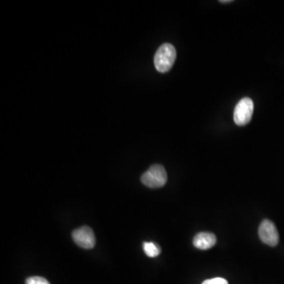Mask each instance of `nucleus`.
I'll return each mask as SVG.
<instances>
[{
    "mask_svg": "<svg viewBox=\"0 0 284 284\" xmlns=\"http://www.w3.org/2000/svg\"><path fill=\"white\" fill-rule=\"evenodd\" d=\"M176 59V50L171 43H164L159 47L154 57L156 70L160 73L169 71Z\"/></svg>",
    "mask_w": 284,
    "mask_h": 284,
    "instance_id": "obj_1",
    "label": "nucleus"
},
{
    "mask_svg": "<svg viewBox=\"0 0 284 284\" xmlns=\"http://www.w3.org/2000/svg\"><path fill=\"white\" fill-rule=\"evenodd\" d=\"M168 180V175L162 165L155 164L141 175V183L149 188L164 187Z\"/></svg>",
    "mask_w": 284,
    "mask_h": 284,
    "instance_id": "obj_2",
    "label": "nucleus"
},
{
    "mask_svg": "<svg viewBox=\"0 0 284 284\" xmlns=\"http://www.w3.org/2000/svg\"><path fill=\"white\" fill-rule=\"evenodd\" d=\"M254 102L251 98H243L238 103L234 111V120L238 126L248 124L252 119L254 112Z\"/></svg>",
    "mask_w": 284,
    "mask_h": 284,
    "instance_id": "obj_3",
    "label": "nucleus"
},
{
    "mask_svg": "<svg viewBox=\"0 0 284 284\" xmlns=\"http://www.w3.org/2000/svg\"><path fill=\"white\" fill-rule=\"evenodd\" d=\"M258 235L265 244L276 247L279 243L280 236L275 224L271 220H264L258 229Z\"/></svg>",
    "mask_w": 284,
    "mask_h": 284,
    "instance_id": "obj_4",
    "label": "nucleus"
},
{
    "mask_svg": "<svg viewBox=\"0 0 284 284\" xmlns=\"http://www.w3.org/2000/svg\"><path fill=\"white\" fill-rule=\"evenodd\" d=\"M73 241L81 248L92 249L96 244L94 233L89 227L84 226L73 231L72 233Z\"/></svg>",
    "mask_w": 284,
    "mask_h": 284,
    "instance_id": "obj_5",
    "label": "nucleus"
},
{
    "mask_svg": "<svg viewBox=\"0 0 284 284\" xmlns=\"http://www.w3.org/2000/svg\"><path fill=\"white\" fill-rule=\"evenodd\" d=\"M193 243L196 248L205 251L214 247L217 243V237L213 233L201 232L194 237Z\"/></svg>",
    "mask_w": 284,
    "mask_h": 284,
    "instance_id": "obj_6",
    "label": "nucleus"
},
{
    "mask_svg": "<svg viewBox=\"0 0 284 284\" xmlns=\"http://www.w3.org/2000/svg\"><path fill=\"white\" fill-rule=\"evenodd\" d=\"M143 248L145 254L149 258H156L161 253V249L156 243H144Z\"/></svg>",
    "mask_w": 284,
    "mask_h": 284,
    "instance_id": "obj_7",
    "label": "nucleus"
},
{
    "mask_svg": "<svg viewBox=\"0 0 284 284\" xmlns=\"http://www.w3.org/2000/svg\"><path fill=\"white\" fill-rule=\"evenodd\" d=\"M25 284H50L46 279L40 277H32L27 279Z\"/></svg>",
    "mask_w": 284,
    "mask_h": 284,
    "instance_id": "obj_8",
    "label": "nucleus"
},
{
    "mask_svg": "<svg viewBox=\"0 0 284 284\" xmlns=\"http://www.w3.org/2000/svg\"><path fill=\"white\" fill-rule=\"evenodd\" d=\"M202 284H228V281L224 278H217L211 279V280H207V281H204Z\"/></svg>",
    "mask_w": 284,
    "mask_h": 284,
    "instance_id": "obj_9",
    "label": "nucleus"
},
{
    "mask_svg": "<svg viewBox=\"0 0 284 284\" xmlns=\"http://www.w3.org/2000/svg\"><path fill=\"white\" fill-rule=\"evenodd\" d=\"M220 2H222V3H227V2H232V0H228V1H225V0H224V1H220Z\"/></svg>",
    "mask_w": 284,
    "mask_h": 284,
    "instance_id": "obj_10",
    "label": "nucleus"
}]
</instances>
